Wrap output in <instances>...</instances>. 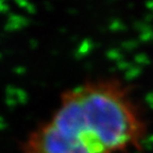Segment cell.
Listing matches in <instances>:
<instances>
[{
  "label": "cell",
  "instance_id": "obj_1",
  "mask_svg": "<svg viewBox=\"0 0 153 153\" xmlns=\"http://www.w3.org/2000/svg\"><path fill=\"white\" fill-rule=\"evenodd\" d=\"M147 132L129 87L103 78L63 91L51 117L28 137L24 153H124L141 146Z\"/></svg>",
  "mask_w": 153,
  "mask_h": 153
}]
</instances>
